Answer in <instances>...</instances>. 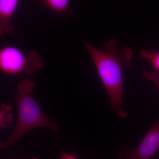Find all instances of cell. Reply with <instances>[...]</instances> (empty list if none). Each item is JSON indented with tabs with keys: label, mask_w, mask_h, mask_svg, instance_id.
<instances>
[{
	"label": "cell",
	"mask_w": 159,
	"mask_h": 159,
	"mask_svg": "<svg viewBox=\"0 0 159 159\" xmlns=\"http://www.w3.org/2000/svg\"><path fill=\"white\" fill-rule=\"evenodd\" d=\"M61 159H78L74 155L69 154L61 150Z\"/></svg>",
	"instance_id": "obj_10"
},
{
	"label": "cell",
	"mask_w": 159,
	"mask_h": 159,
	"mask_svg": "<svg viewBox=\"0 0 159 159\" xmlns=\"http://www.w3.org/2000/svg\"><path fill=\"white\" fill-rule=\"evenodd\" d=\"M143 77L146 80L154 83L159 89V72L154 70L152 72L145 71L143 73Z\"/></svg>",
	"instance_id": "obj_9"
},
{
	"label": "cell",
	"mask_w": 159,
	"mask_h": 159,
	"mask_svg": "<svg viewBox=\"0 0 159 159\" xmlns=\"http://www.w3.org/2000/svg\"><path fill=\"white\" fill-rule=\"evenodd\" d=\"M36 2L48 8L59 16L68 17L73 13L69 8L70 0H34Z\"/></svg>",
	"instance_id": "obj_6"
},
{
	"label": "cell",
	"mask_w": 159,
	"mask_h": 159,
	"mask_svg": "<svg viewBox=\"0 0 159 159\" xmlns=\"http://www.w3.org/2000/svg\"><path fill=\"white\" fill-rule=\"evenodd\" d=\"M83 43L111 99V109L121 118H127L128 114L122 107L124 83L122 69L123 65L132 68L130 61L132 51L126 47L119 48L118 40H110L106 43V51L97 48L86 42L84 41Z\"/></svg>",
	"instance_id": "obj_1"
},
{
	"label": "cell",
	"mask_w": 159,
	"mask_h": 159,
	"mask_svg": "<svg viewBox=\"0 0 159 159\" xmlns=\"http://www.w3.org/2000/svg\"><path fill=\"white\" fill-rule=\"evenodd\" d=\"M35 84L25 78L18 84L14 99L17 107V120L12 133L0 143V148L6 149L15 145L26 133L34 129L46 127L54 133L58 125L46 116L32 96Z\"/></svg>",
	"instance_id": "obj_2"
},
{
	"label": "cell",
	"mask_w": 159,
	"mask_h": 159,
	"mask_svg": "<svg viewBox=\"0 0 159 159\" xmlns=\"http://www.w3.org/2000/svg\"><path fill=\"white\" fill-rule=\"evenodd\" d=\"M20 0H0V35L10 34L14 31L11 22Z\"/></svg>",
	"instance_id": "obj_5"
},
{
	"label": "cell",
	"mask_w": 159,
	"mask_h": 159,
	"mask_svg": "<svg viewBox=\"0 0 159 159\" xmlns=\"http://www.w3.org/2000/svg\"><path fill=\"white\" fill-rule=\"evenodd\" d=\"M31 159H38V158L37 157H33V158H31Z\"/></svg>",
	"instance_id": "obj_11"
},
{
	"label": "cell",
	"mask_w": 159,
	"mask_h": 159,
	"mask_svg": "<svg viewBox=\"0 0 159 159\" xmlns=\"http://www.w3.org/2000/svg\"><path fill=\"white\" fill-rule=\"evenodd\" d=\"M43 65V57L36 51L25 54L17 48L10 46L0 50V70L5 74H34Z\"/></svg>",
	"instance_id": "obj_3"
},
{
	"label": "cell",
	"mask_w": 159,
	"mask_h": 159,
	"mask_svg": "<svg viewBox=\"0 0 159 159\" xmlns=\"http://www.w3.org/2000/svg\"><path fill=\"white\" fill-rule=\"evenodd\" d=\"M141 57L152 63L156 70L159 72V52L150 50H143L140 52Z\"/></svg>",
	"instance_id": "obj_8"
},
{
	"label": "cell",
	"mask_w": 159,
	"mask_h": 159,
	"mask_svg": "<svg viewBox=\"0 0 159 159\" xmlns=\"http://www.w3.org/2000/svg\"><path fill=\"white\" fill-rule=\"evenodd\" d=\"M12 107L10 105L2 104L0 107V125L2 128H7L13 121L11 111Z\"/></svg>",
	"instance_id": "obj_7"
},
{
	"label": "cell",
	"mask_w": 159,
	"mask_h": 159,
	"mask_svg": "<svg viewBox=\"0 0 159 159\" xmlns=\"http://www.w3.org/2000/svg\"><path fill=\"white\" fill-rule=\"evenodd\" d=\"M159 150V119L153 121L141 142L133 150L122 146L117 153L121 159H154Z\"/></svg>",
	"instance_id": "obj_4"
}]
</instances>
